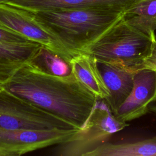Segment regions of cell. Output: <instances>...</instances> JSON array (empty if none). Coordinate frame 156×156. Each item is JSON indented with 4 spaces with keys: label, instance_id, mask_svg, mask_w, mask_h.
<instances>
[{
    "label": "cell",
    "instance_id": "cell-1",
    "mask_svg": "<svg viewBox=\"0 0 156 156\" xmlns=\"http://www.w3.org/2000/svg\"><path fill=\"white\" fill-rule=\"evenodd\" d=\"M2 88L79 129L85 125L99 99L71 72L55 75L32 61L20 68Z\"/></svg>",
    "mask_w": 156,
    "mask_h": 156
},
{
    "label": "cell",
    "instance_id": "cell-2",
    "mask_svg": "<svg viewBox=\"0 0 156 156\" xmlns=\"http://www.w3.org/2000/svg\"><path fill=\"white\" fill-rule=\"evenodd\" d=\"M27 11L73 55L85 52L124 13L102 7Z\"/></svg>",
    "mask_w": 156,
    "mask_h": 156
},
{
    "label": "cell",
    "instance_id": "cell-3",
    "mask_svg": "<svg viewBox=\"0 0 156 156\" xmlns=\"http://www.w3.org/2000/svg\"><path fill=\"white\" fill-rule=\"evenodd\" d=\"M155 34L150 35L128 22L123 16L84 52L97 62L116 65L136 71L143 68Z\"/></svg>",
    "mask_w": 156,
    "mask_h": 156
},
{
    "label": "cell",
    "instance_id": "cell-4",
    "mask_svg": "<svg viewBox=\"0 0 156 156\" xmlns=\"http://www.w3.org/2000/svg\"><path fill=\"white\" fill-rule=\"evenodd\" d=\"M127 126L113 113L105 99H99L83 127L66 142L58 144L55 154L85 155Z\"/></svg>",
    "mask_w": 156,
    "mask_h": 156
},
{
    "label": "cell",
    "instance_id": "cell-5",
    "mask_svg": "<svg viewBox=\"0 0 156 156\" xmlns=\"http://www.w3.org/2000/svg\"><path fill=\"white\" fill-rule=\"evenodd\" d=\"M0 127L41 130L79 129L3 88L0 90Z\"/></svg>",
    "mask_w": 156,
    "mask_h": 156
},
{
    "label": "cell",
    "instance_id": "cell-6",
    "mask_svg": "<svg viewBox=\"0 0 156 156\" xmlns=\"http://www.w3.org/2000/svg\"><path fill=\"white\" fill-rule=\"evenodd\" d=\"M0 27L43 45L68 63L74 55L38 23L27 10L23 8L4 2L0 3Z\"/></svg>",
    "mask_w": 156,
    "mask_h": 156
},
{
    "label": "cell",
    "instance_id": "cell-7",
    "mask_svg": "<svg viewBox=\"0 0 156 156\" xmlns=\"http://www.w3.org/2000/svg\"><path fill=\"white\" fill-rule=\"evenodd\" d=\"M80 129H7L0 127V156H19L66 142Z\"/></svg>",
    "mask_w": 156,
    "mask_h": 156
},
{
    "label": "cell",
    "instance_id": "cell-8",
    "mask_svg": "<svg viewBox=\"0 0 156 156\" xmlns=\"http://www.w3.org/2000/svg\"><path fill=\"white\" fill-rule=\"evenodd\" d=\"M155 102L156 71L142 68L134 74L133 89L114 115L127 122L147 113Z\"/></svg>",
    "mask_w": 156,
    "mask_h": 156
},
{
    "label": "cell",
    "instance_id": "cell-9",
    "mask_svg": "<svg viewBox=\"0 0 156 156\" xmlns=\"http://www.w3.org/2000/svg\"><path fill=\"white\" fill-rule=\"evenodd\" d=\"M140 0H9L5 3L31 11L102 7L125 12Z\"/></svg>",
    "mask_w": 156,
    "mask_h": 156
},
{
    "label": "cell",
    "instance_id": "cell-10",
    "mask_svg": "<svg viewBox=\"0 0 156 156\" xmlns=\"http://www.w3.org/2000/svg\"><path fill=\"white\" fill-rule=\"evenodd\" d=\"M98 66L110 93L105 101L115 114L130 94L136 71L110 63L98 62Z\"/></svg>",
    "mask_w": 156,
    "mask_h": 156
},
{
    "label": "cell",
    "instance_id": "cell-11",
    "mask_svg": "<svg viewBox=\"0 0 156 156\" xmlns=\"http://www.w3.org/2000/svg\"><path fill=\"white\" fill-rule=\"evenodd\" d=\"M44 46L35 42L0 43V87L22 66L34 60Z\"/></svg>",
    "mask_w": 156,
    "mask_h": 156
},
{
    "label": "cell",
    "instance_id": "cell-12",
    "mask_svg": "<svg viewBox=\"0 0 156 156\" xmlns=\"http://www.w3.org/2000/svg\"><path fill=\"white\" fill-rule=\"evenodd\" d=\"M69 65L71 73L98 99H106L109 91L103 80L96 58L88 52H79L73 55Z\"/></svg>",
    "mask_w": 156,
    "mask_h": 156
},
{
    "label": "cell",
    "instance_id": "cell-13",
    "mask_svg": "<svg viewBox=\"0 0 156 156\" xmlns=\"http://www.w3.org/2000/svg\"><path fill=\"white\" fill-rule=\"evenodd\" d=\"M85 156H156V136L131 143L105 142Z\"/></svg>",
    "mask_w": 156,
    "mask_h": 156
},
{
    "label": "cell",
    "instance_id": "cell-14",
    "mask_svg": "<svg viewBox=\"0 0 156 156\" xmlns=\"http://www.w3.org/2000/svg\"><path fill=\"white\" fill-rule=\"evenodd\" d=\"M32 62L44 71L55 75L66 76L71 72L67 62L45 47Z\"/></svg>",
    "mask_w": 156,
    "mask_h": 156
},
{
    "label": "cell",
    "instance_id": "cell-15",
    "mask_svg": "<svg viewBox=\"0 0 156 156\" xmlns=\"http://www.w3.org/2000/svg\"><path fill=\"white\" fill-rule=\"evenodd\" d=\"M124 14L138 15L156 20V0H140L127 10Z\"/></svg>",
    "mask_w": 156,
    "mask_h": 156
},
{
    "label": "cell",
    "instance_id": "cell-16",
    "mask_svg": "<svg viewBox=\"0 0 156 156\" xmlns=\"http://www.w3.org/2000/svg\"><path fill=\"white\" fill-rule=\"evenodd\" d=\"M33 42L24 37L13 31L0 27V43H23Z\"/></svg>",
    "mask_w": 156,
    "mask_h": 156
},
{
    "label": "cell",
    "instance_id": "cell-17",
    "mask_svg": "<svg viewBox=\"0 0 156 156\" xmlns=\"http://www.w3.org/2000/svg\"><path fill=\"white\" fill-rule=\"evenodd\" d=\"M143 68L156 71V38L153 40L151 51L149 55L144 60Z\"/></svg>",
    "mask_w": 156,
    "mask_h": 156
},
{
    "label": "cell",
    "instance_id": "cell-18",
    "mask_svg": "<svg viewBox=\"0 0 156 156\" xmlns=\"http://www.w3.org/2000/svg\"><path fill=\"white\" fill-rule=\"evenodd\" d=\"M151 112H152V113H154L155 115H156V105H152L150 107V110Z\"/></svg>",
    "mask_w": 156,
    "mask_h": 156
},
{
    "label": "cell",
    "instance_id": "cell-19",
    "mask_svg": "<svg viewBox=\"0 0 156 156\" xmlns=\"http://www.w3.org/2000/svg\"><path fill=\"white\" fill-rule=\"evenodd\" d=\"M7 1H9V0H0V3H1V2H5Z\"/></svg>",
    "mask_w": 156,
    "mask_h": 156
},
{
    "label": "cell",
    "instance_id": "cell-20",
    "mask_svg": "<svg viewBox=\"0 0 156 156\" xmlns=\"http://www.w3.org/2000/svg\"><path fill=\"white\" fill-rule=\"evenodd\" d=\"M2 87H0V90H1V89H2Z\"/></svg>",
    "mask_w": 156,
    "mask_h": 156
}]
</instances>
